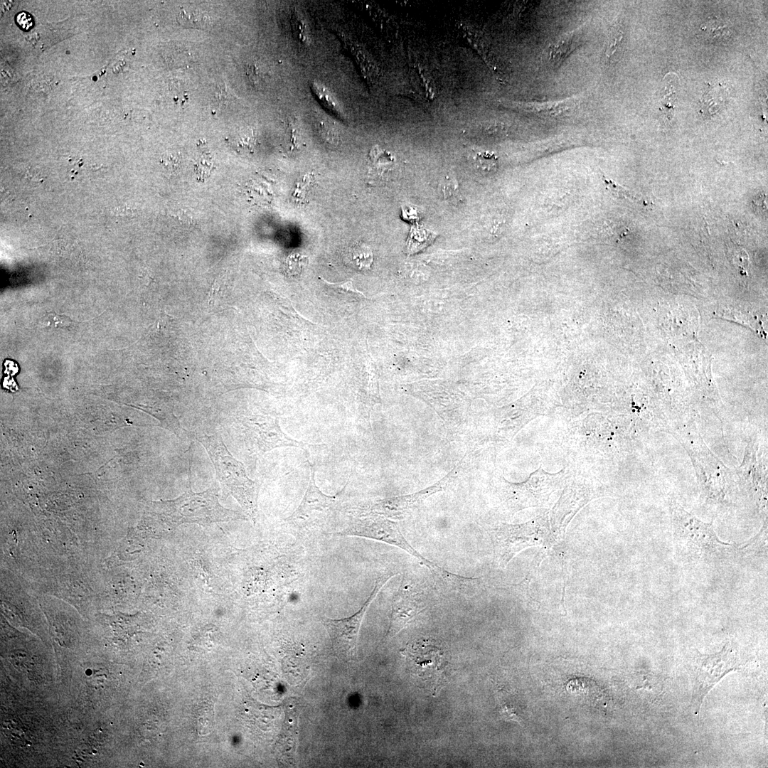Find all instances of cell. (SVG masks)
Masks as SVG:
<instances>
[{
  "label": "cell",
  "instance_id": "6da1fadb",
  "mask_svg": "<svg viewBox=\"0 0 768 768\" xmlns=\"http://www.w3.org/2000/svg\"><path fill=\"white\" fill-rule=\"evenodd\" d=\"M673 538L678 552L687 559L714 560L723 559L742 550L720 540L712 523H704L683 510L678 504L672 507Z\"/></svg>",
  "mask_w": 768,
  "mask_h": 768
},
{
  "label": "cell",
  "instance_id": "7a4b0ae2",
  "mask_svg": "<svg viewBox=\"0 0 768 768\" xmlns=\"http://www.w3.org/2000/svg\"><path fill=\"white\" fill-rule=\"evenodd\" d=\"M196 439L208 453L220 482L255 523L259 485L248 477L243 464L233 457L220 437L198 434Z\"/></svg>",
  "mask_w": 768,
  "mask_h": 768
},
{
  "label": "cell",
  "instance_id": "3957f363",
  "mask_svg": "<svg viewBox=\"0 0 768 768\" xmlns=\"http://www.w3.org/2000/svg\"><path fill=\"white\" fill-rule=\"evenodd\" d=\"M160 506L164 522L174 528L182 523L205 525L239 518L235 511L220 505L212 487L200 493L187 491L173 500L161 501Z\"/></svg>",
  "mask_w": 768,
  "mask_h": 768
},
{
  "label": "cell",
  "instance_id": "277c9868",
  "mask_svg": "<svg viewBox=\"0 0 768 768\" xmlns=\"http://www.w3.org/2000/svg\"><path fill=\"white\" fill-rule=\"evenodd\" d=\"M338 536H356L383 542L406 551L422 562L437 578L447 585L455 574L431 562L417 552L405 539L397 525L378 516H363L349 523L343 529L331 533Z\"/></svg>",
  "mask_w": 768,
  "mask_h": 768
},
{
  "label": "cell",
  "instance_id": "5b68a950",
  "mask_svg": "<svg viewBox=\"0 0 768 768\" xmlns=\"http://www.w3.org/2000/svg\"><path fill=\"white\" fill-rule=\"evenodd\" d=\"M740 667V661L730 643L713 654H702L697 651L693 664L692 705L698 714L710 689L727 673Z\"/></svg>",
  "mask_w": 768,
  "mask_h": 768
},
{
  "label": "cell",
  "instance_id": "8992f818",
  "mask_svg": "<svg viewBox=\"0 0 768 768\" xmlns=\"http://www.w3.org/2000/svg\"><path fill=\"white\" fill-rule=\"evenodd\" d=\"M394 575H385L378 578L366 601L354 614L339 619L320 617L338 657L345 661H352L356 657L359 630L366 611L381 588Z\"/></svg>",
  "mask_w": 768,
  "mask_h": 768
},
{
  "label": "cell",
  "instance_id": "52a82bcc",
  "mask_svg": "<svg viewBox=\"0 0 768 768\" xmlns=\"http://www.w3.org/2000/svg\"><path fill=\"white\" fill-rule=\"evenodd\" d=\"M310 466V480L307 489L300 504L287 521L297 529L315 531L322 529L338 510L339 496L346 485L335 496L324 494L316 485L314 467L311 464Z\"/></svg>",
  "mask_w": 768,
  "mask_h": 768
},
{
  "label": "cell",
  "instance_id": "ba28073f",
  "mask_svg": "<svg viewBox=\"0 0 768 768\" xmlns=\"http://www.w3.org/2000/svg\"><path fill=\"white\" fill-rule=\"evenodd\" d=\"M415 676L435 690L443 681L447 662L440 648L430 639L408 644L402 651Z\"/></svg>",
  "mask_w": 768,
  "mask_h": 768
},
{
  "label": "cell",
  "instance_id": "9c48e42d",
  "mask_svg": "<svg viewBox=\"0 0 768 768\" xmlns=\"http://www.w3.org/2000/svg\"><path fill=\"white\" fill-rule=\"evenodd\" d=\"M242 425L250 442L261 453L283 447H299L309 450V448L317 446L289 437L282 430L277 416L249 415L242 419Z\"/></svg>",
  "mask_w": 768,
  "mask_h": 768
},
{
  "label": "cell",
  "instance_id": "30bf717a",
  "mask_svg": "<svg viewBox=\"0 0 768 768\" xmlns=\"http://www.w3.org/2000/svg\"><path fill=\"white\" fill-rule=\"evenodd\" d=\"M424 592L406 577L395 594L386 637H393L423 612L426 608Z\"/></svg>",
  "mask_w": 768,
  "mask_h": 768
},
{
  "label": "cell",
  "instance_id": "8fae6325",
  "mask_svg": "<svg viewBox=\"0 0 768 768\" xmlns=\"http://www.w3.org/2000/svg\"><path fill=\"white\" fill-rule=\"evenodd\" d=\"M545 536L538 533L534 528L525 526H506L491 531L494 545V560L496 565L505 567L508 562L524 548L541 543Z\"/></svg>",
  "mask_w": 768,
  "mask_h": 768
},
{
  "label": "cell",
  "instance_id": "7c38bea8",
  "mask_svg": "<svg viewBox=\"0 0 768 768\" xmlns=\"http://www.w3.org/2000/svg\"><path fill=\"white\" fill-rule=\"evenodd\" d=\"M577 101L567 99L546 102H511V107L549 116H561L576 108Z\"/></svg>",
  "mask_w": 768,
  "mask_h": 768
},
{
  "label": "cell",
  "instance_id": "4fadbf2b",
  "mask_svg": "<svg viewBox=\"0 0 768 768\" xmlns=\"http://www.w3.org/2000/svg\"><path fill=\"white\" fill-rule=\"evenodd\" d=\"M582 27L567 33L550 47L549 58L558 65L582 43Z\"/></svg>",
  "mask_w": 768,
  "mask_h": 768
},
{
  "label": "cell",
  "instance_id": "5bb4252c",
  "mask_svg": "<svg viewBox=\"0 0 768 768\" xmlns=\"http://www.w3.org/2000/svg\"><path fill=\"white\" fill-rule=\"evenodd\" d=\"M346 260L353 268L366 270L370 267L373 262V252L368 245L358 242L348 249Z\"/></svg>",
  "mask_w": 768,
  "mask_h": 768
},
{
  "label": "cell",
  "instance_id": "9a60e30c",
  "mask_svg": "<svg viewBox=\"0 0 768 768\" xmlns=\"http://www.w3.org/2000/svg\"><path fill=\"white\" fill-rule=\"evenodd\" d=\"M176 17L179 24L187 28H203L210 23L209 16L198 9L180 6Z\"/></svg>",
  "mask_w": 768,
  "mask_h": 768
},
{
  "label": "cell",
  "instance_id": "2e32d148",
  "mask_svg": "<svg viewBox=\"0 0 768 768\" xmlns=\"http://www.w3.org/2000/svg\"><path fill=\"white\" fill-rule=\"evenodd\" d=\"M314 95L327 110L334 114L341 117L342 109L338 102L330 90L319 82L314 81L311 86Z\"/></svg>",
  "mask_w": 768,
  "mask_h": 768
},
{
  "label": "cell",
  "instance_id": "e0dca14e",
  "mask_svg": "<svg viewBox=\"0 0 768 768\" xmlns=\"http://www.w3.org/2000/svg\"><path fill=\"white\" fill-rule=\"evenodd\" d=\"M475 169L483 174H489L496 171L497 169V158L490 152H478L473 159Z\"/></svg>",
  "mask_w": 768,
  "mask_h": 768
},
{
  "label": "cell",
  "instance_id": "ac0fdd59",
  "mask_svg": "<svg viewBox=\"0 0 768 768\" xmlns=\"http://www.w3.org/2000/svg\"><path fill=\"white\" fill-rule=\"evenodd\" d=\"M725 90L722 87H713L705 94L703 97V104L705 105V109L708 110L707 112L711 113V109L714 104V110L716 112L720 106L725 102L726 93L725 94Z\"/></svg>",
  "mask_w": 768,
  "mask_h": 768
},
{
  "label": "cell",
  "instance_id": "d6986e66",
  "mask_svg": "<svg viewBox=\"0 0 768 768\" xmlns=\"http://www.w3.org/2000/svg\"><path fill=\"white\" fill-rule=\"evenodd\" d=\"M307 264V257L299 253H294L287 257L284 262V270L291 276L300 274Z\"/></svg>",
  "mask_w": 768,
  "mask_h": 768
},
{
  "label": "cell",
  "instance_id": "ffe728a7",
  "mask_svg": "<svg viewBox=\"0 0 768 768\" xmlns=\"http://www.w3.org/2000/svg\"><path fill=\"white\" fill-rule=\"evenodd\" d=\"M623 38V31L617 26L611 28L606 45L605 56L610 58L617 52L619 44Z\"/></svg>",
  "mask_w": 768,
  "mask_h": 768
},
{
  "label": "cell",
  "instance_id": "44dd1931",
  "mask_svg": "<svg viewBox=\"0 0 768 768\" xmlns=\"http://www.w3.org/2000/svg\"><path fill=\"white\" fill-rule=\"evenodd\" d=\"M320 135L324 142L336 146L339 142V134L334 125L327 121H321L319 124Z\"/></svg>",
  "mask_w": 768,
  "mask_h": 768
},
{
  "label": "cell",
  "instance_id": "7402d4cb",
  "mask_svg": "<svg viewBox=\"0 0 768 768\" xmlns=\"http://www.w3.org/2000/svg\"><path fill=\"white\" fill-rule=\"evenodd\" d=\"M320 279L331 289L334 290L338 293H353L356 294H361L365 296V294L356 289L353 286V279H350L340 282H331L326 279L320 277Z\"/></svg>",
  "mask_w": 768,
  "mask_h": 768
},
{
  "label": "cell",
  "instance_id": "603a6c76",
  "mask_svg": "<svg viewBox=\"0 0 768 768\" xmlns=\"http://www.w3.org/2000/svg\"><path fill=\"white\" fill-rule=\"evenodd\" d=\"M4 730L14 741L23 742L26 735L22 726L14 719H9L4 722Z\"/></svg>",
  "mask_w": 768,
  "mask_h": 768
},
{
  "label": "cell",
  "instance_id": "cb8c5ba5",
  "mask_svg": "<svg viewBox=\"0 0 768 768\" xmlns=\"http://www.w3.org/2000/svg\"><path fill=\"white\" fill-rule=\"evenodd\" d=\"M603 181L606 183L607 186L609 188V190H611L612 192H613L616 195L628 199H632L633 201H636L638 202L641 201V199L639 196H636L635 193L625 189L619 185L616 184L611 179H608L606 177H604Z\"/></svg>",
  "mask_w": 768,
  "mask_h": 768
},
{
  "label": "cell",
  "instance_id": "d4e9b609",
  "mask_svg": "<svg viewBox=\"0 0 768 768\" xmlns=\"http://www.w3.org/2000/svg\"><path fill=\"white\" fill-rule=\"evenodd\" d=\"M457 184L456 179L450 176H447L439 184V193L443 198H446L452 196L456 191Z\"/></svg>",
  "mask_w": 768,
  "mask_h": 768
},
{
  "label": "cell",
  "instance_id": "484cf974",
  "mask_svg": "<svg viewBox=\"0 0 768 768\" xmlns=\"http://www.w3.org/2000/svg\"><path fill=\"white\" fill-rule=\"evenodd\" d=\"M16 23L23 30H29L33 24L32 16L27 12L22 11L16 16Z\"/></svg>",
  "mask_w": 768,
  "mask_h": 768
}]
</instances>
